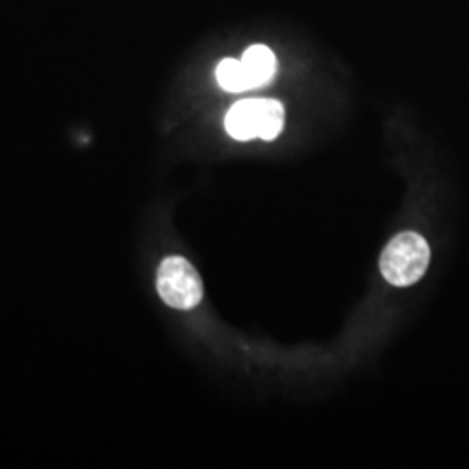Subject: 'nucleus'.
Here are the masks:
<instances>
[{
  "label": "nucleus",
  "mask_w": 469,
  "mask_h": 469,
  "mask_svg": "<svg viewBox=\"0 0 469 469\" xmlns=\"http://www.w3.org/2000/svg\"><path fill=\"white\" fill-rule=\"evenodd\" d=\"M429 245L419 233H400L384 249L381 255V273L391 286L407 287L424 277L428 270Z\"/></svg>",
  "instance_id": "1"
},
{
  "label": "nucleus",
  "mask_w": 469,
  "mask_h": 469,
  "mask_svg": "<svg viewBox=\"0 0 469 469\" xmlns=\"http://www.w3.org/2000/svg\"><path fill=\"white\" fill-rule=\"evenodd\" d=\"M286 112L275 99H244L226 113L225 127L233 139L249 141L261 138L271 141L283 129Z\"/></svg>",
  "instance_id": "2"
},
{
  "label": "nucleus",
  "mask_w": 469,
  "mask_h": 469,
  "mask_svg": "<svg viewBox=\"0 0 469 469\" xmlns=\"http://www.w3.org/2000/svg\"><path fill=\"white\" fill-rule=\"evenodd\" d=\"M157 290L162 301L176 309L195 308L203 296L199 273L179 255H170L162 261L157 273Z\"/></svg>",
  "instance_id": "3"
},
{
  "label": "nucleus",
  "mask_w": 469,
  "mask_h": 469,
  "mask_svg": "<svg viewBox=\"0 0 469 469\" xmlns=\"http://www.w3.org/2000/svg\"><path fill=\"white\" fill-rule=\"evenodd\" d=\"M240 61L254 89L270 82L277 72V58H275L273 51L263 44L251 45Z\"/></svg>",
  "instance_id": "4"
},
{
  "label": "nucleus",
  "mask_w": 469,
  "mask_h": 469,
  "mask_svg": "<svg viewBox=\"0 0 469 469\" xmlns=\"http://www.w3.org/2000/svg\"><path fill=\"white\" fill-rule=\"evenodd\" d=\"M216 79L219 86L228 92H244V90L254 89L242 61L235 58H226L218 64Z\"/></svg>",
  "instance_id": "5"
}]
</instances>
